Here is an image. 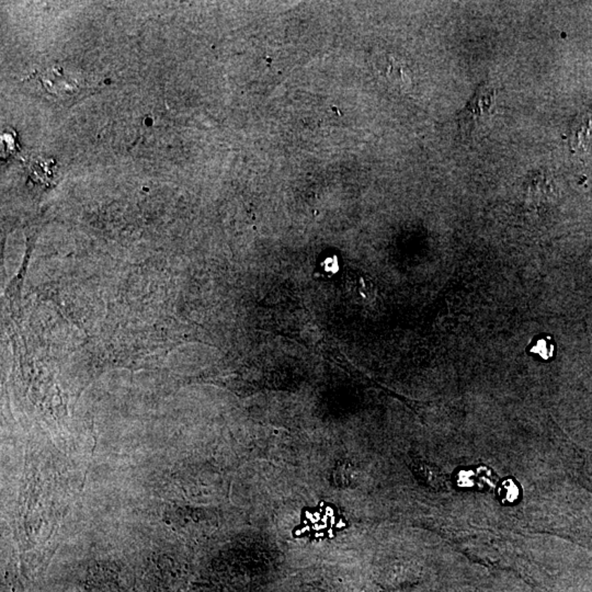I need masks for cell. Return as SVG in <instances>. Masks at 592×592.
<instances>
[{
	"instance_id": "1",
	"label": "cell",
	"mask_w": 592,
	"mask_h": 592,
	"mask_svg": "<svg viewBox=\"0 0 592 592\" xmlns=\"http://www.w3.org/2000/svg\"><path fill=\"white\" fill-rule=\"evenodd\" d=\"M497 90L491 82H483L473 97L458 115V127L466 137H471L491 120L495 110Z\"/></svg>"
},
{
	"instance_id": "2",
	"label": "cell",
	"mask_w": 592,
	"mask_h": 592,
	"mask_svg": "<svg viewBox=\"0 0 592 592\" xmlns=\"http://www.w3.org/2000/svg\"><path fill=\"white\" fill-rule=\"evenodd\" d=\"M39 80L42 82L43 87L58 98L73 97L77 94L78 82L64 74L60 68L46 70L39 74Z\"/></svg>"
},
{
	"instance_id": "3",
	"label": "cell",
	"mask_w": 592,
	"mask_h": 592,
	"mask_svg": "<svg viewBox=\"0 0 592 592\" xmlns=\"http://www.w3.org/2000/svg\"><path fill=\"white\" fill-rule=\"evenodd\" d=\"M591 119L588 117L587 114H584L581 117L577 118V120L572 123V129H570L569 143L574 151H582V149L585 151V149H587L590 137H591Z\"/></svg>"
},
{
	"instance_id": "4",
	"label": "cell",
	"mask_w": 592,
	"mask_h": 592,
	"mask_svg": "<svg viewBox=\"0 0 592 592\" xmlns=\"http://www.w3.org/2000/svg\"><path fill=\"white\" fill-rule=\"evenodd\" d=\"M527 352L529 355H534L542 361H550L555 357V340L552 336L541 334L531 340L527 347Z\"/></svg>"
},
{
	"instance_id": "5",
	"label": "cell",
	"mask_w": 592,
	"mask_h": 592,
	"mask_svg": "<svg viewBox=\"0 0 592 592\" xmlns=\"http://www.w3.org/2000/svg\"><path fill=\"white\" fill-rule=\"evenodd\" d=\"M415 472H416L417 475L419 476V479H422V481H426L430 487H434V489H442V487L446 485V481H444L446 477H444L443 474H442L441 472H439L436 467L430 465V464H416V469H415Z\"/></svg>"
},
{
	"instance_id": "6",
	"label": "cell",
	"mask_w": 592,
	"mask_h": 592,
	"mask_svg": "<svg viewBox=\"0 0 592 592\" xmlns=\"http://www.w3.org/2000/svg\"><path fill=\"white\" fill-rule=\"evenodd\" d=\"M518 489H515V486L513 485L511 481H509V489H508V483H505L501 487L500 493L503 496V498L508 499V500H515V497L518 495Z\"/></svg>"
}]
</instances>
